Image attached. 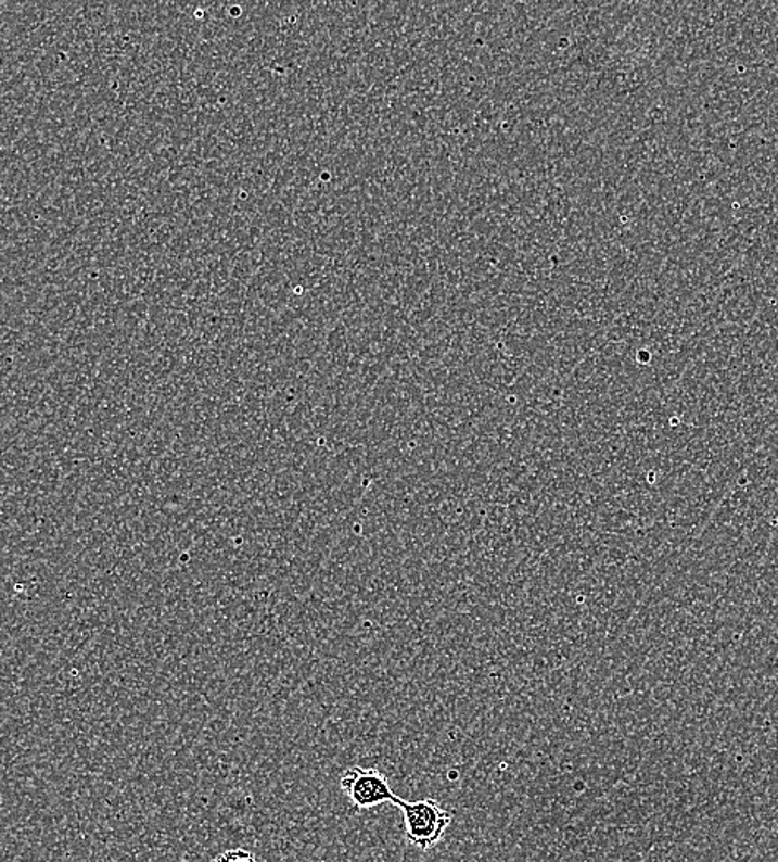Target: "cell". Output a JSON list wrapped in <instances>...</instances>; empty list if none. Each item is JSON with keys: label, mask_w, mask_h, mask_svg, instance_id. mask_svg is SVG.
Masks as SVG:
<instances>
[{"label": "cell", "mask_w": 778, "mask_h": 862, "mask_svg": "<svg viewBox=\"0 0 778 862\" xmlns=\"http://www.w3.org/2000/svg\"><path fill=\"white\" fill-rule=\"evenodd\" d=\"M395 804L401 810L405 820L406 839L421 851L434 848L444 838L452 821L450 811L437 803L436 799L406 801L398 798Z\"/></svg>", "instance_id": "1"}, {"label": "cell", "mask_w": 778, "mask_h": 862, "mask_svg": "<svg viewBox=\"0 0 778 862\" xmlns=\"http://www.w3.org/2000/svg\"><path fill=\"white\" fill-rule=\"evenodd\" d=\"M340 786L356 810H374L386 803H396L399 798L393 791L390 779L377 768L352 766L343 773Z\"/></svg>", "instance_id": "2"}, {"label": "cell", "mask_w": 778, "mask_h": 862, "mask_svg": "<svg viewBox=\"0 0 778 862\" xmlns=\"http://www.w3.org/2000/svg\"><path fill=\"white\" fill-rule=\"evenodd\" d=\"M214 862H258L257 858L252 854L251 851L247 849H229V851L222 852V854L217 855L216 861Z\"/></svg>", "instance_id": "3"}]
</instances>
